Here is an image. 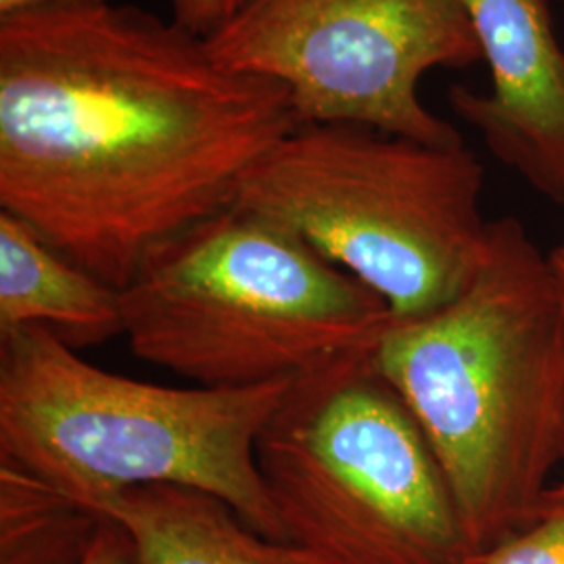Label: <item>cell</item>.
Wrapping results in <instances>:
<instances>
[{
    "label": "cell",
    "mask_w": 564,
    "mask_h": 564,
    "mask_svg": "<svg viewBox=\"0 0 564 564\" xmlns=\"http://www.w3.org/2000/svg\"><path fill=\"white\" fill-rule=\"evenodd\" d=\"M300 126L281 84L111 0L0 18V212L113 289Z\"/></svg>",
    "instance_id": "obj_1"
},
{
    "label": "cell",
    "mask_w": 564,
    "mask_h": 564,
    "mask_svg": "<svg viewBox=\"0 0 564 564\" xmlns=\"http://www.w3.org/2000/svg\"><path fill=\"white\" fill-rule=\"evenodd\" d=\"M375 366L442 463L468 561L535 521L564 463V305L521 220H491L470 282L393 321Z\"/></svg>",
    "instance_id": "obj_2"
},
{
    "label": "cell",
    "mask_w": 564,
    "mask_h": 564,
    "mask_svg": "<svg viewBox=\"0 0 564 564\" xmlns=\"http://www.w3.org/2000/svg\"><path fill=\"white\" fill-rule=\"evenodd\" d=\"M293 381L144 383L86 362L44 326H25L0 335V458L90 508L130 487L202 489L286 544L256 444Z\"/></svg>",
    "instance_id": "obj_3"
},
{
    "label": "cell",
    "mask_w": 564,
    "mask_h": 564,
    "mask_svg": "<svg viewBox=\"0 0 564 564\" xmlns=\"http://www.w3.org/2000/svg\"><path fill=\"white\" fill-rule=\"evenodd\" d=\"M121 312L137 358L212 389L300 379L375 349L395 321L302 237L237 205L153 249Z\"/></svg>",
    "instance_id": "obj_4"
},
{
    "label": "cell",
    "mask_w": 564,
    "mask_h": 564,
    "mask_svg": "<svg viewBox=\"0 0 564 564\" xmlns=\"http://www.w3.org/2000/svg\"><path fill=\"white\" fill-rule=\"evenodd\" d=\"M484 186V165L464 144L302 123L251 165L235 205L302 237L408 321L475 276L491 223Z\"/></svg>",
    "instance_id": "obj_5"
},
{
    "label": "cell",
    "mask_w": 564,
    "mask_h": 564,
    "mask_svg": "<svg viewBox=\"0 0 564 564\" xmlns=\"http://www.w3.org/2000/svg\"><path fill=\"white\" fill-rule=\"evenodd\" d=\"M375 349L295 379L263 424L256 463L284 542L305 564H468L442 463Z\"/></svg>",
    "instance_id": "obj_6"
},
{
    "label": "cell",
    "mask_w": 564,
    "mask_h": 564,
    "mask_svg": "<svg viewBox=\"0 0 564 564\" xmlns=\"http://www.w3.org/2000/svg\"><path fill=\"white\" fill-rule=\"evenodd\" d=\"M207 46L224 67L281 84L300 126L464 144L419 93L429 72L481 61L460 0H247Z\"/></svg>",
    "instance_id": "obj_7"
},
{
    "label": "cell",
    "mask_w": 564,
    "mask_h": 564,
    "mask_svg": "<svg viewBox=\"0 0 564 564\" xmlns=\"http://www.w3.org/2000/svg\"><path fill=\"white\" fill-rule=\"evenodd\" d=\"M489 90H449L454 111L494 158L564 207V48L547 0H460Z\"/></svg>",
    "instance_id": "obj_8"
},
{
    "label": "cell",
    "mask_w": 564,
    "mask_h": 564,
    "mask_svg": "<svg viewBox=\"0 0 564 564\" xmlns=\"http://www.w3.org/2000/svg\"><path fill=\"white\" fill-rule=\"evenodd\" d=\"M93 508L128 533L132 564H305L291 545L263 538L202 489L130 487Z\"/></svg>",
    "instance_id": "obj_9"
},
{
    "label": "cell",
    "mask_w": 564,
    "mask_h": 564,
    "mask_svg": "<svg viewBox=\"0 0 564 564\" xmlns=\"http://www.w3.org/2000/svg\"><path fill=\"white\" fill-rule=\"evenodd\" d=\"M44 326L74 349L123 337L121 291L0 212V335Z\"/></svg>",
    "instance_id": "obj_10"
},
{
    "label": "cell",
    "mask_w": 564,
    "mask_h": 564,
    "mask_svg": "<svg viewBox=\"0 0 564 564\" xmlns=\"http://www.w3.org/2000/svg\"><path fill=\"white\" fill-rule=\"evenodd\" d=\"M107 517L0 458V564H84Z\"/></svg>",
    "instance_id": "obj_11"
},
{
    "label": "cell",
    "mask_w": 564,
    "mask_h": 564,
    "mask_svg": "<svg viewBox=\"0 0 564 564\" xmlns=\"http://www.w3.org/2000/svg\"><path fill=\"white\" fill-rule=\"evenodd\" d=\"M468 564H564V500H547L533 523Z\"/></svg>",
    "instance_id": "obj_12"
},
{
    "label": "cell",
    "mask_w": 564,
    "mask_h": 564,
    "mask_svg": "<svg viewBox=\"0 0 564 564\" xmlns=\"http://www.w3.org/2000/svg\"><path fill=\"white\" fill-rule=\"evenodd\" d=\"M245 2L247 0H170V20L207 41L239 13Z\"/></svg>",
    "instance_id": "obj_13"
},
{
    "label": "cell",
    "mask_w": 564,
    "mask_h": 564,
    "mask_svg": "<svg viewBox=\"0 0 564 564\" xmlns=\"http://www.w3.org/2000/svg\"><path fill=\"white\" fill-rule=\"evenodd\" d=\"M84 564H132V544L120 524L107 519Z\"/></svg>",
    "instance_id": "obj_14"
},
{
    "label": "cell",
    "mask_w": 564,
    "mask_h": 564,
    "mask_svg": "<svg viewBox=\"0 0 564 564\" xmlns=\"http://www.w3.org/2000/svg\"><path fill=\"white\" fill-rule=\"evenodd\" d=\"M76 2H99V0H0V18L21 13V11H34V9L61 7V4H76Z\"/></svg>",
    "instance_id": "obj_15"
},
{
    "label": "cell",
    "mask_w": 564,
    "mask_h": 564,
    "mask_svg": "<svg viewBox=\"0 0 564 564\" xmlns=\"http://www.w3.org/2000/svg\"><path fill=\"white\" fill-rule=\"evenodd\" d=\"M547 260H550V268H552V274H554V281H556L564 305V245H558L556 249H552L547 253Z\"/></svg>",
    "instance_id": "obj_16"
},
{
    "label": "cell",
    "mask_w": 564,
    "mask_h": 564,
    "mask_svg": "<svg viewBox=\"0 0 564 564\" xmlns=\"http://www.w3.org/2000/svg\"><path fill=\"white\" fill-rule=\"evenodd\" d=\"M547 500H564V481L563 484L552 485L545 494Z\"/></svg>",
    "instance_id": "obj_17"
}]
</instances>
